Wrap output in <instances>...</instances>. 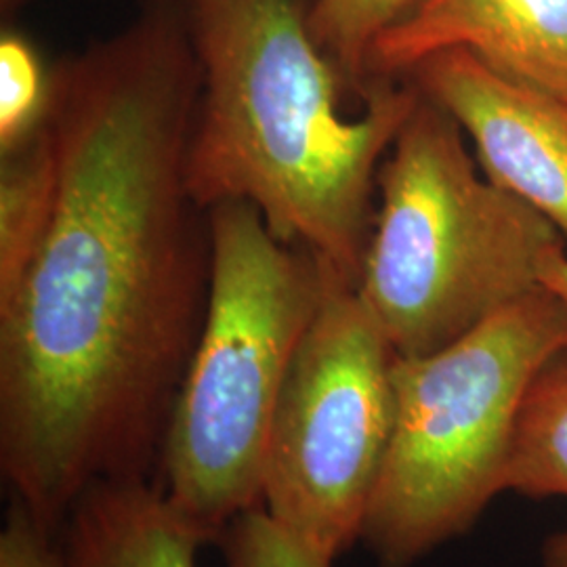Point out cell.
<instances>
[{
	"label": "cell",
	"instance_id": "cell-10",
	"mask_svg": "<svg viewBox=\"0 0 567 567\" xmlns=\"http://www.w3.org/2000/svg\"><path fill=\"white\" fill-rule=\"evenodd\" d=\"M58 161L49 124L39 126L9 152L0 173V295L20 280L41 243L55 198Z\"/></svg>",
	"mask_w": 567,
	"mask_h": 567
},
{
	"label": "cell",
	"instance_id": "cell-3",
	"mask_svg": "<svg viewBox=\"0 0 567 567\" xmlns=\"http://www.w3.org/2000/svg\"><path fill=\"white\" fill-rule=\"evenodd\" d=\"M377 183L358 295L395 355L433 353L536 292L566 248L538 210L477 173L458 122L423 93Z\"/></svg>",
	"mask_w": 567,
	"mask_h": 567
},
{
	"label": "cell",
	"instance_id": "cell-11",
	"mask_svg": "<svg viewBox=\"0 0 567 567\" xmlns=\"http://www.w3.org/2000/svg\"><path fill=\"white\" fill-rule=\"evenodd\" d=\"M505 489L567 498V349L527 386L513 431Z\"/></svg>",
	"mask_w": 567,
	"mask_h": 567
},
{
	"label": "cell",
	"instance_id": "cell-15",
	"mask_svg": "<svg viewBox=\"0 0 567 567\" xmlns=\"http://www.w3.org/2000/svg\"><path fill=\"white\" fill-rule=\"evenodd\" d=\"M0 567H63L58 534L11 498L0 529Z\"/></svg>",
	"mask_w": 567,
	"mask_h": 567
},
{
	"label": "cell",
	"instance_id": "cell-13",
	"mask_svg": "<svg viewBox=\"0 0 567 567\" xmlns=\"http://www.w3.org/2000/svg\"><path fill=\"white\" fill-rule=\"evenodd\" d=\"M51 76L28 42L4 34L0 41V147L9 152L42 121Z\"/></svg>",
	"mask_w": 567,
	"mask_h": 567
},
{
	"label": "cell",
	"instance_id": "cell-16",
	"mask_svg": "<svg viewBox=\"0 0 567 567\" xmlns=\"http://www.w3.org/2000/svg\"><path fill=\"white\" fill-rule=\"evenodd\" d=\"M540 284L550 295H555L567 309V248L557 250L548 257L547 264L540 274Z\"/></svg>",
	"mask_w": 567,
	"mask_h": 567
},
{
	"label": "cell",
	"instance_id": "cell-5",
	"mask_svg": "<svg viewBox=\"0 0 567 567\" xmlns=\"http://www.w3.org/2000/svg\"><path fill=\"white\" fill-rule=\"evenodd\" d=\"M564 349L566 305L538 288L433 353L395 355L393 435L360 536L377 567L414 566L505 492L527 386Z\"/></svg>",
	"mask_w": 567,
	"mask_h": 567
},
{
	"label": "cell",
	"instance_id": "cell-2",
	"mask_svg": "<svg viewBox=\"0 0 567 567\" xmlns=\"http://www.w3.org/2000/svg\"><path fill=\"white\" fill-rule=\"evenodd\" d=\"M200 70L189 187L252 204L284 243L358 288L381 161L421 93L374 79L344 118L343 74L295 0H173Z\"/></svg>",
	"mask_w": 567,
	"mask_h": 567
},
{
	"label": "cell",
	"instance_id": "cell-1",
	"mask_svg": "<svg viewBox=\"0 0 567 567\" xmlns=\"http://www.w3.org/2000/svg\"><path fill=\"white\" fill-rule=\"evenodd\" d=\"M49 76L58 182L0 295V471L9 498L60 532L89 487L156 482L213 244L187 173L200 70L175 2Z\"/></svg>",
	"mask_w": 567,
	"mask_h": 567
},
{
	"label": "cell",
	"instance_id": "cell-14",
	"mask_svg": "<svg viewBox=\"0 0 567 567\" xmlns=\"http://www.w3.org/2000/svg\"><path fill=\"white\" fill-rule=\"evenodd\" d=\"M224 567H332L278 526L261 505L244 511L217 540Z\"/></svg>",
	"mask_w": 567,
	"mask_h": 567
},
{
	"label": "cell",
	"instance_id": "cell-8",
	"mask_svg": "<svg viewBox=\"0 0 567 567\" xmlns=\"http://www.w3.org/2000/svg\"><path fill=\"white\" fill-rule=\"evenodd\" d=\"M450 49L567 97V0H419L374 42L370 79L405 76Z\"/></svg>",
	"mask_w": 567,
	"mask_h": 567
},
{
	"label": "cell",
	"instance_id": "cell-6",
	"mask_svg": "<svg viewBox=\"0 0 567 567\" xmlns=\"http://www.w3.org/2000/svg\"><path fill=\"white\" fill-rule=\"evenodd\" d=\"M393 362L358 288L332 278L286 374L261 475V507L330 564L360 540L385 465Z\"/></svg>",
	"mask_w": 567,
	"mask_h": 567
},
{
	"label": "cell",
	"instance_id": "cell-12",
	"mask_svg": "<svg viewBox=\"0 0 567 567\" xmlns=\"http://www.w3.org/2000/svg\"><path fill=\"white\" fill-rule=\"evenodd\" d=\"M419 0H313L307 20L318 44L334 61L343 81L362 97L370 89V53L391 25Z\"/></svg>",
	"mask_w": 567,
	"mask_h": 567
},
{
	"label": "cell",
	"instance_id": "cell-9",
	"mask_svg": "<svg viewBox=\"0 0 567 567\" xmlns=\"http://www.w3.org/2000/svg\"><path fill=\"white\" fill-rule=\"evenodd\" d=\"M63 567H198L203 534L152 480L89 487L58 532Z\"/></svg>",
	"mask_w": 567,
	"mask_h": 567
},
{
	"label": "cell",
	"instance_id": "cell-17",
	"mask_svg": "<svg viewBox=\"0 0 567 567\" xmlns=\"http://www.w3.org/2000/svg\"><path fill=\"white\" fill-rule=\"evenodd\" d=\"M545 567H567V532L548 536L543 547Z\"/></svg>",
	"mask_w": 567,
	"mask_h": 567
},
{
	"label": "cell",
	"instance_id": "cell-4",
	"mask_svg": "<svg viewBox=\"0 0 567 567\" xmlns=\"http://www.w3.org/2000/svg\"><path fill=\"white\" fill-rule=\"evenodd\" d=\"M208 224V307L156 484L206 543H217L238 515L261 505L274 410L339 276L278 238L252 204H217Z\"/></svg>",
	"mask_w": 567,
	"mask_h": 567
},
{
	"label": "cell",
	"instance_id": "cell-7",
	"mask_svg": "<svg viewBox=\"0 0 567 567\" xmlns=\"http://www.w3.org/2000/svg\"><path fill=\"white\" fill-rule=\"evenodd\" d=\"M405 76L458 122L487 179L567 240V97L508 79L465 49L437 53Z\"/></svg>",
	"mask_w": 567,
	"mask_h": 567
}]
</instances>
